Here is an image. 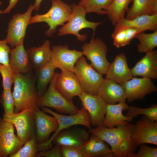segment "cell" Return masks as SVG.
Masks as SVG:
<instances>
[{
	"label": "cell",
	"mask_w": 157,
	"mask_h": 157,
	"mask_svg": "<svg viewBox=\"0 0 157 157\" xmlns=\"http://www.w3.org/2000/svg\"><path fill=\"white\" fill-rule=\"evenodd\" d=\"M134 126L129 123L124 126L108 128L101 126L89 129L88 132L94 134L108 143L114 157H132L135 154L137 147L131 136Z\"/></svg>",
	"instance_id": "obj_1"
},
{
	"label": "cell",
	"mask_w": 157,
	"mask_h": 157,
	"mask_svg": "<svg viewBox=\"0 0 157 157\" xmlns=\"http://www.w3.org/2000/svg\"><path fill=\"white\" fill-rule=\"evenodd\" d=\"M32 72L25 74L15 73L12 94L15 102V113L28 108L35 109L39 97L35 86L36 76Z\"/></svg>",
	"instance_id": "obj_2"
},
{
	"label": "cell",
	"mask_w": 157,
	"mask_h": 157,
	"mask_svg": "<svg viewBox=\"0 0 157 157\" xmlns=\"http://www.w3.org/2000/svg\"><path fill=\"white\" fill-rule=\"evenodd\" d=\"M52 6L49 10L46 13L37 14L31 16L29 24L40 22H45L49 27L45 32L46 36H51L56 32L58 26H63L70 18L72 7L61 0H51Z\"/></svg>",
	"instance_id": "obj_3"
},
{
	"label": "cell",
	"mask_w": 157,
	"mask_h": 157,
	"mask_svg": "<svg viewBox=\"0 0 157 157\" xmlns=\"http://www.w3.org/2000/svg\"><path fill=\"white\" fill-rule=\"evenodd\" d=\"M57 74V73H54L47 90L39 97L36 103L37 107L51 108L59 113L69 115L78 113L79 110L73 101L67 100L56 89L55 83Z\"/></svg>",
	"instance_id": "obj_4"
},
{
	"label": "cell",
	"mask_w": 157,
	"mask_h": 157,
	"mask_svg": "<svg viewBox=\"0 0 157 157\" xmlns=\"http://www.w3.org/2000/svg\"><path fill=\"white\" fill-rule=\"evenodd\" d=\"M72 12L70 19L67 23L64 24L58 30L57 36H62L68 34L75 35L78 40L83 42L88 39L87 34L80 35L79 31L84 28H91L93 31L94 38L96 28L101 24V22H92L87 20L85 18L87 13L83 7L75 3H72Z\"/></svg>",
	"instance_id": "obj_5"
},
{
	"label": "cell",
	"mask_w": 157,
	"mask_h": 157,
	"mask_svg": "<svg viewBox=\"0 0 157 157\" xmlns=\"http://www.w3.org/2000/svg\"><path fill=\"white\" fill-rule=\"evenodd\" d=\"M2 118L15 127L17 136L23 145L35 136V109L26 108L10 115L4 114Z\"/></svg>",
	"instance_id": "obj_6"
},
{
	"label": "cell",
	"mask_w": 157,
	"mask_h": 157,
	"mask_svg": "<svg viewBox=\"0 0 157 157\" xmlns=\"http://www.w3.org/2000/svg\"><path fill=\"white\" fill-rule=\"evenodd\" d=\"M73 72L76 75L83 92L97 95L98 89L104 78L82 56L77 60Z\"/></svg>",
	"instance_id": "obj_7"
},
{
	"label": "cell",
	"mask_w": 157,
	"mask_h": 157,
	"mask_svg": "<svg viewBox=\"0 0 157 157\" xmlns=\"http://www.w3.org/2000/svg\"><path fill=\"white\" fill-rule=\"evenodd\" d=\"M41 108L43 112L51 114L56 118L58 123L59 126L57 130L47 142L43 144H40L41 151H45L52 147L53 145L52 142L53 139L58 133L62 130L78 125L84 126L89 129L92 128L89 113L83 107L79 110L78 113L69 115L57 113L48 108L42 107Z\"/></svg>",
	"instance_id": "obj_8"
},
{
	"label": "cell",
	"mask_w": 157,
	"mask_h": 157,
	"mask_svg": "<svg viewBox=\"0 0 157 157\" xmlns=\"http://www.w3.org/2000/svg\"><path fill=\"white\" fill-rule=\"evenodd\" d=\"M81 48L83 55L90 61V65L98 72L105 74L110 63L106 57L108 48L105 43L99 38H92Z\"/></svg>",
	"instance_id": "obj_9"
},
{
	"label": "cell",
	"mask_w": 157,
	"mask_h": 157,
	"mask_svg": "<svg viewBox=\"0 0 157 157\" xmlns=\"http://www.w3.org/2000/svg\"><path fill=\"white\" fill-rule=\"evenodd\" d=\"M33 10L31 4L23 14L17 13L12 16L8 26L7 35L5 40L12 48L23 44L26 30Z\"/></svg>",
	"instance_id": "obj_10"
},
{
	"label": "cell",
	"mask_w": 157,
	"mask_h": 157,
	"mask_svg": "<svg viewBox=\"0 0 157 157\" xmlns=\"http://www.w3.org/2000/svg\"><path fill=\"white\" fill-rule=\"evenodd\" d=\"M131 136L135 144L157 145V121L150 119L145 115L138 120L132 130Z\"/></svg>",
	"instance_id": "obj_11"
},
{
	"label": "cell",
	"mask_w": 157,
	"mask_h": 157,
	"mask_svg": "<svg viewBox=\"0 0 157 157\" xmlns=\"http://www.w3.org/2000/svg\"><path fill=\"white\" fill-rule=\"evenodd\" d=\"M83 55L82 51L70 50L67 45H55L52 47L49 61L56 69L73 72L77 60Z\"/></svg>",
	"instance_id": "obj_12"
},
{
	"label": "cell",
	"mask_w": 157,
	"mask_h": 157,
	"mask_svg": "<svg viewBox=\"0 0 157 157\" xmlns=\"http://www.w3.org/2000/svg\"><path fill=\"white\" fill-rule=\"evenodd\" d=\"M23 145L14 133V126L0 118V157H11Z\"/></svg>",
	"instance_id": "obj_13"
},
{
	"label": "cell",
	"mask_w": 157,
	"mask_h": 157,
	"mask_svg": "<svg viewBox=\"0 0 157 157\" xmlns=\"http://www.w3.org/2000/svg\"><path fill=\"white\" fill-rule=\"evenodd\" d=\"M78 97L83 107L89 113L91 124L96 127L102 126L105 118L107 104L98 94L83 92Z\"/></svg>",
	"instance_id": "obj_14"
},
{
	"label": "cell",
	"mask_w": 157,
	"mask_h": 157,
	"mask_svg": "<svg viewBox=\"0 0 157 157\" xmlns=\"http://www.w3.org/2000/svg\"><path fill=\"white\" fill-rule=\"evenodd\" d=\"M122 85L129 103L137 99L142 100L147 95L157 90L151 79L145 77H133Z\"/></svg>",
	"instance_id": "obj_15"
},
{
	"label": "cell",
	"mask_w": 157,
	"mask_h": 157,
	"mask_svg": "<svg viewBox=\"0 0 157 157\" xmlns=\"http://www.w3.org/2000/svg\"><path fill=\"white\" fill-rule=\"evenodd\" d=\"M55 85L57 90L70 101H73L74 97H78L83 92L76 75L72 71L64 70L57 73Z\"/></svg>",
	"instance_id": "obj_16"
},
{
	"label": "cell",
	"mask_w": 157,
	"mask_h": 157,
	"mask_svg": "<svg viewBox=\"0 0 157 157\" xmlns=\"http://www.w3.org/2000/svg\"><path fill=\"white\" fill-rule=\"evenodd\" d=\"M89 133L77 125L65 129L59 132L53 139V144L78 148L89 138Z\"/></svg>",
	"instance_id": "obj_17"
},
{
	"label": "cell",
	"mask_w": 157,
	"mask_h": 157,
	"mask_svg": "<svg viewBox=\"0 0 157 157\" xmlns=\"http://www.w3.org/2000/svg\"><path fill=\"white\" fill-rule=\"evenodd\" d=\"M35 114L36 140L38 144L44 143L49 140L51 133L57 130L58 123L55 117L46 114L38 107L35 109Z\"/></svg>",
	"instance_id": "obj_18"
},
{
	"label": "cell",
	"mask_w": 157,
	"mask_h": 157,
	"mask_svg": "<svg viewBox=\"0 0 157 157\" xmlns=\"http://www.w3.org/2000/svg\"><path fill=\"white\" fill-rule=\"evenodd\" d=\"M105 74L106 78L121 85L133 78L126 56L124 53H119L116 56L113 61L110 63Z\"/></svg>",
	"instance_id": "obj_19"
},
{
	"label": "cell",
	"mask_w": 157,
	"mask_h": 157,
	"mask_svg": "<svg viewBox=\"0 0 157 157\" xmlns=\"http://www.w3.org/2000/svg\"><path fill=\"white\" fill-rule=\"evenodd\" d=\"M98 95L107 104L125 102L126 97L122 85L105 78L99 88Z\"/></svg>",
	"instance_id": "obj_20"
},
{
	"label": "cell",
	"mask_w": 157,
	"mask_h": 157,
	"mask_svg": "<svg viewBox=\"0 0 157 157\" xmlns=\"http://www.w3.org/2000/svg\"><path fill=\"white\" fill-rule=\"evenodd\" d=\"M133 76L157 79V51L146 53L145 56L131 69Z\"/></svg>",
	"instance_id": "obj_21"
},
{
	"label": "cell",
	"mask_w": 157,
	"mask_h": 157,
	"mask_svg": "<svg viewBox=\"0 0 157 157\" xmlns=\"http://www.w3.org/2000/svg\"><path fill=\"white\" fill-rule=\"evenodd\" d=\"M129 106L125 102L117 104H107L105 118L102 126L112 128L118 125L124 126L131 122L133 118L126 117L122 113Z\"/></svg>",
	"instance_id": "obj_22"
},
{
	"label": "cell",
	"mask_w": 157,
	"mask_h": 157,
	"mask_svg": "<svg viewBox=\"0 0 157 157\" xmlns=\"http://www.w3.org/2000/svg\"><path fill=\"white\" fill-rule=\"evenodd\" d=\"M10 49L9 65L16 74H25L32 72L33 67L27 51L24 44L17 45Z\"/></svg>",
	"instance_id": "obj_23"
},
{
	"label": "cell",
	"mask_w": 157,
	"mask_h": 157,
	"mask_svg": "<svg viewBox=\"0 0 157 157\" xmlns=\"http://www.w3.org/2000/svg\"><path fill=\"white\" fill-rule=\"evenodd\" d=\"M124 14L115 25L113 32L122 28H135L144 31L150 30L154 31L157 30V14L149 15H143L138 16L131 20H127Z\"/></svg>",
	"instance_id": "obj_24"
},
{
	"label": "cell",
	"mask_w": 157,
	"mask_h": 157,
	"mask_svg": "<svg viewBox=\"0 0 157 157\" xmlns=\"http://www.w3.org/2000/svg\"><path fill=\"white\" fill-rule=\"evenodd\" d=\"M78 148L83 157H113L105 142L93 134L85 143Z\"/></svg>",
	"instance_id": "obj_25"
},
{
	"label": "cell",
	"mask_w": 157,
	"mask_h": 157,
	"mask_svg": "<svg viewBox=\"0 0 157 157\" xmlns=\"http://www.w3.org/2000/svg\"><path fill=\"white\" fill-rule=\"evenodd\" d=\"M51 43L48 40L39 47H30L27 50L33 69L36 71L49 61L51 53Z\"/></svg>",
	"instance_id": "obj_26"
},
{
	"label": "cell",
	"mask_w": 157,
	"mask_h": 157,
	"mask_svg": "<svg viewBox=\"0 0 157 157\" xmlns=\"http://www.w3.org/2000/svg\"><path fill=\"white\" fill-rule=\"evenodd\" d=\"M56 68L49 61L36 72L37 84L36 88L39 97L47 91L48 84L51 82Z\"/></svg>",
	"instance_id": "obj_27"
},
{
	"label": "cell",
	"mask_w": 157,
	"mask_h": 157,
	"mask_svg": "<svg viewBox=\"0 0 157 157\" xmlns=\"http://www.w3.org/2000/svg\"><path fill=\"white\" fill-rule=\"evenodd\" d=\"M134 0H113L106 10L107 16L113 25L115 26L119 21L122 15L128 8V6Z\"/></svg>",
	"instance_id": "obj_28"
},
{
	"label": "cell",
	"mask_w": 157,
	"mask_h": 157,
	"mask_svg": "<svg viewBox=\"0 0 157 157\" xmlns=\"http://www.w3.org/2000/svg\"><path fill=\"white\" fill-rule=\"evenodd\" d=\"M135 38L140 42L137 45L138 51L139 53H146L151 51L157 46V30L150 33L140 32L137 34Z\"/></svg>",
	"instance_id": "obj_29"
},
{
	"label": "cell",
	"mask_w": 157,
	"mask_h": 157,
	"mask_svg": "<svg viewBox=\"0 0 157 157\" xmlns=\"http://www.w3.org/2000/svg\"><path fill=\"white\" fill-rule=\"evenodd\" d=\"M133 2L131 7L128 8L126 11V19L131 20L143 15H152L151 0H134Z\"/></svg>",
	"instance_id": "obj_30"
},
{
	"label": "cell",
	"mask_w": 157,
	"mask_h": 157,
	"mask_svg": "<svg viewBox=\"0 0 157 157\" xmlns=\"http://www.w3.org/2000/svg\"><path fill=\"white\" fill-rule=\"evenodd\" d=\"M113 0H80L78 5L82 6L87 13L94 12L100 15H106V11Z\"/></svg>",
	"instance_id": "obj_31"
},
{
	"label": "cell",
	"mask_w": 157,
	"mask_h": 157,
	"mask_svg": "<svg viewBox=\"0 0 157 157\" xmlns=\"http://www.w3.org/2000/svg\"><path fill=\"white\" fill-rule=\"evenodd\" d=\"M125 116L133 118L138 115H143L149 119L154 121H157V105L154 104L149 108H142L131 106H129Z\"/></svg>",
	"instance_id": "obj_32"
},
{
	"label": "cell",
	"mask_w": 157,
	"mask_h": 157,
	"mask_svg": "<svg viewBox=\"0 0 157 157\" xmlns=\"http://www.w3.org/2000/svg\"><path fill=\"white\" fill-rule=\"evenodd\" d=\"M40 151L39 144L34 136L11 157H35L36 154Z\"/></svg>",
	"instance_id": "obj_33"
},
{
	"label": "cell",
	"mask_w": 157,
	"mask_h": 157,
	"mask_svg": "<svg viewBox=\"0 0 157 157\" xmlns=\"http://www.w3.org/2000/svg\"><path fill=\"white\" fill-rule=\"evenodd\" d=\"M0 103L4 114L11 115L14 113L15 102L11 90L3 89L0 96Z\"/></svg>",
	"instance_id": "obj_34"
},
{
	"label": "cell",
	"mask_w": 157,
	"mask_h": 157,
	"mask_svg": "<svg viewBox=\"0 0 157 157\" xmlns=\"http://www.w3.org/2000/svg\"><path fill=\"white\" fill-rule=\"evenodd\" d=\"M0 73L2 78V87L3 89L11 90L14 82L15 73L9 65L0 64Z\"/></svg>",
	"instance_id": "obj_35"
},
{
	"label": "cell",
	"mask_w": 157,
	"mask_h": 157,
	"mask_svg": "<svg viewBox=\"0 0 157 157\" xmlns=\"http://www.w3.org/2000/svg\"><path fill=\"white\" fill-rule=\"evenodd\" d=\"M138 152L132 157H157V148L148 146L144 144L140 146Z\"/></svg>",
	"instance_id": "obj_36"
},
{
	"label": "cell",
	"mask_w": 157,
	"mask_h": 157,
	"mask_svg": "<svg viewBox=\"0 0 157 157\" xmlns=\"http://www.w3.org/2000/svg\"><path fill=\"white\" fill-rule=\"evenodd\" d=\"M4 40H0V64L9 65V54L11 49Z\"/></svg>",
	"instance_id": "obj_37"
},
{
	"label": "cell",
	"mask_w": 157,
	"mask_h": 157,
	"mask_svg": "<svg viewBox=\"0 0 157 157\" xmlns=\"http://www.w3.org/2000/svg\"><path fill=\"white\" fill-rule=\"evenodd\" d=\"M111 36L113 39V45L116 47L119 48L124 46L126 37V28H122L113 32Z\"/></svg>",
	"instance_id": "obj_38"
},
{
	"label": "cell",
	"mask_w": 157,
	"mask_h": 157,
	"mask_svg": "<svg viewBox=\"0 0 157 157\" xmlns=\"http://www.w3.org/2000/svg\"><path fill=\"white\" fill-rule=\"evenodd\" d=\"M60 153L61 157H83L78 148L61 145Z\"/></svg>",
	"instance_id": "obj_39"
},
{
	"label": "cell",
	"mask_w": 157,
	"mask_h": 157,
	"mask_svg": "<svg viewBox=\"0 0 157 157\" xmlns=\"http://www.w3.org/2000/svg\"><path fill=\"white\" fill-rule=\"evenodd\" d=\"M61 145L55 144L51 149L45 151L38 152L35 157H61L60 153Z\"/></svg>",
	"instance_id": "obj_40"
},
{
	"label": "cell",
	"mask_w": 157,
	"mask_h": 157,
	"mask_svg": "<svg viewBox=\"0 0 157 157\" xmlns=\"http://www.w3.org/2000/svg\"><path fill=\"white\" fill-rule=\"evenodd\" d=\"M126 28V37L124 42V46L129 44L131 41L138 33L144 31L143 30L135 28Z\"/></svg>",
	"instance_id": "obj_41"
},
{
	"label": "cell",
	"mask_w": 157,
	"mask_h": 157,
	"mask_svg": "<svg viewBox=\"0 0 157 157\" xmlns=\"http://www.w3.org/2000/svg\"><path fill=\"white\" fill-rule=\"evenodd\" d=\"M19 0H9L8 6L4 10H0V14L9 13L11 10L15 7Z\"/></svg>",
	"instance_id": "obj_42"
},
{
	"label": "cell",
	"mask_w": 157,
	"mask_h": 157,
	"mask_svg": "<svg viewBox=\"0 0 157 157\" xmlns=\"http://www.w3.org/2000/svg\"><path fill=\"white\" fill-rule=\"evenodd\" d=\"M43 0H35L34 4L33 5V10L36 11L39 10L41 2Z\"/></svg>",
	"instance_id": "obj_43"
},
{
	"label": "cell",
	"mask_w": 157,
	"mask_h": 157,
	"mask_svg": "<svg viewBox=\"0 0 157 157\" xmlns=\"http://www.w3.org/2000/svg\"><path fill=\"white\" fill-rule=\"evenodd\" d=\"M2 4V1H0V6Z\"/></svg>",
	"instance_id": "obj_44"
}]
</instances>
